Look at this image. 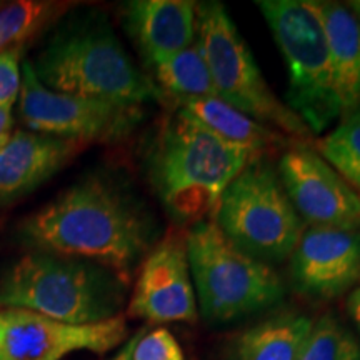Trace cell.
<instances>
[{
  "mask_svg": "<svg viewBox=\"0 0 360 360\" xmlns=\"http://www.w3.org/2000/svg\"><path fill=\"white\" fill-rule=\"evenodd\" d=\"M330 53L332 89L340 117L360 109V20L349 6L315 2Z\"/></svg>",
  "mask_w": 360,
  "mask_h": 360,
  "instance_id": "16",
  "label": "cell"
},
{
  "mask_svg": "<svg viewBox=\"0 0 360 360\" xmlns=\"http://www.w3.org/2000/svg\"><path fill=\"white\" fill-rule=\"evenodd\" d=\"M129 314L148 323L195 322V290L186 237L170 233L148 252L139 274Z\"/></svg>",
  "mask_w": 360,
  "mask_h": 360,
  "instance_id": "12",
  "label": "cell"
},
{
  "mask_svg": "<svg viewBox=\"0 0 360 360\" xmlns=\"http://www.w3.org/2000/svg\"><path fill=\"white\" fill-rule=\"evenodd\" d=\"M125 281L87 260L32 252L0 277V309H25L53 321L84 326L119 315Z\"/></svg>",
  "mask_w": 360,
  "mask_h": 360,
  "instance_id": "4",
  "label": "cell"
},
{
  "mask_svg": "<svg viewBox=\"0 0 360 360\" xmlns=\"http://www.w3.org/2000/svg\"><path fill=\"white\" fill-rule=\"evenodd\" d=\"M290 260V278L302 294L334 299L360 281V229H304Z\"/></svg>",
  "mask_w": 360,
  "mask_h": 360,
  "instance_id": "13",
  "label": "cell"
},
{
  "mask_svg": "<svg viewBox=\"0 0 360 360\" xmlns=\"http://www.w3.org/2000/svg\"><path fill=\"white\" fill-rule=\"evenodd\" d=\"M19 112L32 132L77 142L117 141L142 119L141 105L114 103L60 94L35 75L32 62H22Z\"/></svg>",
  "mask_w": 360,
  "mask_h": 360,
  "instance_id": "9",
  "label": "cell"
},
{
  "mask_svg": "<svg viewBox=\"0 0 360 360\" xmlns=\"http://www.w3.org/2000/svg\"><path fill=\"white\" fill-rule=\"evenodd\" d=\"M139 335H141V332H139V334H135V335L132 337V339H130V340L127 342V344H125L124 347L120 349L119 352H117L115 357H112L110 360H132V352H134L135 342H137Z\"/></svg>",
  "mask_w": 360,
  "mask_h": 360,
  "instance_id": "27",
  "label": "cell"
},
{
  "mask_svg": "<svg viewBox=\"0 0 360 360\" xmlns=\"http://www.w3.org/2000/svg\"><path fill=\"white\" fill-rule=\"evenodd\" d=\"M159 224L124 182L92 174L25 219L22 236L40 252L87 260L120 278L146 259Z\"/></svg>",
  "mask_w": 360,
  "mask_h": 360,
  "instance_id": "1",
  "label": "cell"
},
{
  "mask_svg": "<svg viewBox=\"0 0 360 360\" xmlns=\"http://www.w3.org/2000/svg\"><path fill=\"white\" fill-rule=\"evenodd\" d=\"M347 310L360 332V287H357V289H354L352 292H350V295L347 299Z\"/></svg>",
  "mask_w": 360,
  "mask_h": 360,
  "instance_id": "26",
  "label": "cell"
},
{
  "mask_svg": "<svg viewBox=\"0 0 360 360\" xmlns=\"http://www.w3.org/2000/svg\"><path fill=\"white\" fill-rule=\"evenodd\" d=\"M197 8V42L204 53L219 98L257 122L276 127L295 141L312 139L307 125L282 102L269 84L249 45L220 2H200Z\"/></svg>",
  "mask_w": 360,
  "mask_h": 360,
  "instance_id": "8",
  "label": "cell"
},
{
  "mask_svg": "<svg viewBox=\"0 0 360 360\" xmlns=\"http://www.w3.org/2000/svg\"><path fill=\"white\" fill-rule=\"evenodd\" d=\"M45 87L60 94L127 105L164 98L137 69L103 17L72 20L49 40L32 64Z\"/></svg>",
  "mask_w": 360,
  "mask_h": 360,
  "instance_id": "3",
  "label": "cell"
},
{
  "mask_svg": "<svg viewBox=\"0 0 360 360\" xmlns=\"http://www.w3.org/2000/svg\"><path fill=\"white\" fill-rule=\"evenodd\" d=\"M12 107H0V148L8 142L13 134Z\"/></svg>",
  "mask_w": 360,
  "mask_h": 360,
  "instance_id": "25",
  "label": "cell"
},
{
  "mask_svg": "<svg viewBox=\"0 0 360 360\" xmlns=\"http://www.w3.org/2000/svg\"><path fill=\"white\" fill-rule=\"evenodd\" d=\"M132 360H184V352L167 328L141 332L132 352Z\"/></svg>",
  "mask_w": 360,
  "mask_h": 360,
  "instance_id": "23",
  "label": "cell"
},
{
  "mask_svg": "<svg viewBox=\"0 0 360 360\" xmlns=\"http://www.w3.org/2000/svg\"><path fill=\"white\" fill-rule=\"evenodd\" d=\"M175 110L195 120L220 141L244 148L255 157H262L270 147L285 143V137L278 130L269 129L219 97L177 102Z\"/></svg>",
  "mask_w": 360,
  "mask_h": 360,
  "instance_id": "17",
  "label": "cell"
},
{
  "mask_svg": "<svg viewBox=\"0 0 360 360\" xmlns=\"http://www.w3.org/2000/svg\"><path fill=\"white\" fill-rule=\"evenodd\" d=\"M312 326V319L300 312L272 315L240 332L227 360H299Z\"/></svg>",
  "mask_w": 360,
  "mask_h": 360,
  "instance_id": "18",
  "label": "cell"
},
{
  "mask_svg": "<svg viewBox=\"0 0 360 360\" xmlns=\"http://www.w3.org/2000/svg\"><path fill=\"white\" fill-rule=\"evenodd\" d=\"M299 360H360V344L339 319L327 314L314 322Z\"/></svg>",
  "mask_w": 360,
  "mask_h": 360,
  "instance_id": "22",
  "label": "cell"
},
{
  "mask_svg": "<svg viewBox=\"0 0 360 360\" xmlns=\"http://www.w3.org/2000/svg\"><path fill=\"white\" fill-rule=\"evenodd\" d=\"M69 4L24 0L0 7V52L22 47L27 39L39 34L62 15Z\"/></svg>",
  "mask_w": 360,
  "mask_h": 360,
  "instance_id": "20",
  "label": "cell"
},
{
  "mask_svg": "<svg viewBox=\"0 0 360 360\" xmlns=\"http://www.w3.org/2000/svg\"><path fill=\"white\" fill-rule=\"evenodd\" d=\"M257 7L289 70L287 107L312 134L340 117L332 89L330 53L323 22L310 0H260Z\"/></svg>",
  "mask_w": 360,
  "mask_h": 360,
  "instance_id": "7",
  "label": "cell"
},
{
  "mask_svg": "<svg viewBox=\"0 0 360 360\" xmlns=\"http://www.w3.org/2000/svg\"><path fill=\"white\" fill-rule=\"evenodd\" d=\"M155 85L174 103L192 98L219 97L197 37L191 47L152 67Z\"/></svg>",
  "mask_w": 360,
  "mask_h": 360,
  "instance_id": "19",
  "label": "cell"
},
{
  "mask_svg": "<svg viewBox=\"0 0 360 360\" xmlns=\"http://www.w3.org/2000/svg\"><path fill=\"white\" fill-rule=\"evenodd\" d=\"M84 143L32 130H15L0 148V204L25 195L56 175Z\"/></svg>",
  "mask_w": 360,
  "mask_h": 360,
  "instance_id": "14",
  "label": "cell"
},
{
  "mask_svg": "<svg viewBox=\"0 0 360 360\" xmlns=\"http://www.w3.org/2000/svg\"><path fill=\"white\" fill-rule=\"evenodd\" d=\"M186 245L197 309L207 322H236L282 300L276 270L238 250L214 220L191 225Z\"/></svg>",
  "mask_w": 360,
  "mask_h": 360,
  "instance_id": "5",
  "label": "cell"
},
{
  "mask_svg": "<svg viewBox=\"0 0 360 360\" xmlns=\"http://www.w3.org/2000/svg\"><path fill=\"white\" fill-rule=\"evenodd\" d=\"M254 159L174 110L152 139L146 169L169 217L179 225H193L212 219L225 188Z\"/></svg>",
  "mask_w": 360,
  "mask_h": 360,
  "instance_id": "2",
  "label": "cell"
},
{
  "mask_svg": "<svg viewBox=\"0 0 360 360\" xmlns=\"http://www.w3.org/2000/svg\"><path fill=\"white\" fill-rule=\"evenodd\" d=\"M195 6L188 0H134L125 4V27L152 67L193 44L197 37Z\"/></svg>",
  "mask_w": 360,
  "mask_h": 360,
  "instance_id": "15",
  "label": "cell"
},
{
  "mask_svg": "<svg viewBox=\"0 0 360 360\" xmlns=\"http://www.w3.org/2000/svg\"><path fill=\"white\" fill-rule=\"evenodd\" d=\"M127 335L125 319L74 326L32 310L0 309V360H62L77 350L103 354Z\"/></svg>",
  "mask_w": 360,
  "mask_h": 360,
  "instance_id": "10",
  "label": "cell"
},
{
  "mask_svg": "<svg viewBox=\"0 0 360 360\" xmlns=\"http://www.w3.org/2000/svg\"><path fill=\"white\" fill-rule=\"evenodd\" d=\"M22 47L0 52V107H13L22 85Z\"/></svg>",
  "mask_w": 360,
  "mask_h": 360,
  "instance_id": "24",
  "label": "cell"
},
{
  "mask_svg": "<svg viewBox=\"0 0 360 360\" xmlns=\"http://www.w3.org/2000/svg\"><path fill=\"white\" fill-rule=\"evenodd\" d=\"M277 174L310 227L360 229V193L319 152L297 143L282 154Z\"/></svg>",
  "mask_w": 360,
  "mask_h": 360,
  "instance_id": "11",
  "label": "cell"
},
{
  "mask_svg": "<svg viewBox=\"0 0 360 360\" xmlns=\"http://www.w3.org/2000/svg\"><path fill=\"white\" fill-rule=\"evenodd\" d=\"M319 154L360 193V109L317 142Z\"/></svg>",
  "mask_w": 360,
  "mask_h": 360,
  "instance_id": "21",
  "label": "cell"
},
{
  "mask_svg": "<svg viewBox=\"0 0 360 360\" xmlns=\"http://www.w3.org/2000/svg\"><path fill=\"white\" fill-rule=\"evenodd\" d=\"M210 220L238 250L267 265L289 259L304 232L277 167L264 157L229 184Z\"/></svg>",
  "mask_w": 360,
  "mask_h": 360,
  "instance_id": "6",
  "label": "cell"
}]
</instances>
